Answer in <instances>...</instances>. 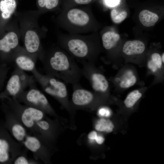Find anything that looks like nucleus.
I'll return each mask as SVG.
<instances>
[{
    "instance_id": "obj_10",
    "label": "nucleus",
    "mask_w": 164,
    "mask_h": 164,
    "mask_svg": "<svg viewBox=\"0 0 164 164\" xmlns=\"http://www.w3.org/2000/svg\"><path fill=\"white\" fill-rule=\"evenodd\" d=\"M68 48L70 51L75 56L79 58L87 57L89 53V48L83 41L73 39L69 41Z\"/></svg>"
},
{
    "instance_id": "obj_18",
    "label": "nucleus",
    "mask_w": 164,
    "mask_h": 164,
    "mask_svg": "<svg viewBox=\"0 0 164 164\" xmlns=\"http://www.w3.org/2000/svg\"><path fill=\"white\" fill-rule=\"evenodd\" d=\"M120 38L119 34L113 32H107L102 36L103 46L106 50L111 49L116 45Z\"/></svg>"
},
{
    "instance_id": "obj_20",
    "label": "nucleus",
    "mask_w": 164,
    "mask_h": 164,
    "mask_svg": "<svg viewBox=\"0 0 164 164\" xmlns=\"http://www.w3.org/2000/svg\"><path fill=\"white\" fill-rule=\"evenodd\" d=\"M142 94L138 90H135L130 92L124 101L125 106L128 108L133 107L141 98Z\"/></svg>"
},
{
    "instance_id": "obj_24",
    "label": "nucleus",
    "mask_w": 164,
    "mask_h": 164,
    "mask_svg": "<svg viewBox=\"0 0 164 164\" xmlns=\"http://www.w3.org/2000/svg\"><path fill=\"white\" fill-rule=\"evenodd\" d=\"M136 77L133 75H130L129 77L123 79L120 82V86L123 88H126L133 86L136 83Z\"/></svg>"
},
{
    "instance_id": "obj_3",
    "label": "nucleus",
    "mask_w": 164,
    "mask_h": 164,
    "mask_svg": "<svg viewBox=\"0 0 164 164\" xmlns=\"http://www.w3.org/2000/svg\"><path fill=\"white\" fill-rule=\"evenodd\" d=\"M43 65L46 74L73 85L78 84L83 75L82 69L61 51L55 52Z\"/></svg>"
},
{
    "instance_id": "obj_6",
    "label": "nucleus",
    "mask_w": 164,
    "mask_h": 164,
    "mask_svg": "<svg viewBox=\"0 0 164 164\" xmlns=\"http://www.w3.org/2000/svg\"><path fill=\"white\" fill-rule=\"evenodd\" d=\"M15 98L20 103L44 112L53 113L54 112L46 97L35 86L34 82L30 85L28 90L24 91Z\"/></svg>"
},
{
    "instance_id": "obj_13",
    "label": "nucleus",
    "mask_w": 164,
    "mask_h": 164,
    "mask_svg": "<svg viewBox=\"0 0 164 164\" xmlns=\"http://www.w3.org/2000/svg\"><path fill=\"white\" fill-rule=\"evenodd\" d=\"M25 45L27 51L30 53L36 52L39 48L40 41L37 33L32 30H28L25 38Z\"/></svg>"
},
{
    "instance_id": "obj_25",
    "label": "nucleus",
    "mask_w": 164,
    "mask_h": 164,
    "mask_svg": "<svg viewBox=\"0 0 164 164\" xmlns=\"http://www.w3.org/2000/svg\"><path fill=\"white\" fill-rule=\"evenodd\" d=\"M59 0H38L39 6L41 7H46L48 9H51L58 4Z\"/></svg>"
},
{
    "instance_id": "obj_29",
    "label": "nucleus",
    "mask_w": 164,
    "mask_h": 164,
    "mask_svg": "<svg viewBox=\"0 0 164 164\" xmlns=\"http://www.w3.org/2000/svg\"><path fill=\"white\" fill-rule=\"evenodd\" d=\"M118 0H107V3L110 5L114 6L117 5Z\"/></svg>"
},
{
    "instance_id": "obj_8",
    "label": "nucleus",
    "mask_w": 164,
    "mask_h": 164,
    "mask_svg": "<svg viewBox=\"0 0 164 164\" xmlns=\"http://www.w3.org/2000/svg\"><path fill=\"white\" fill-rule=\"evenodd\" d=\"M83 66V75L89 80L94 91L101 94L107 92L109 84L104 76L97 71L91 62H84Z\"/></svg>"
},
{
    "instance_id": "obj_4",
    "label": "nucleus",
    "mask_w": 164,
    "mask_h": 164,
    "mask_svg": "<svg viewBox=\"0 0 164 164\" xmlns=\"http://www.w3.org/2000/svg\"><path fill=\"white\" fill-rule=\"evenodd\" d=\"M24 148L13 138L4 125H0V164H12Z\"/></svg>"
},
{
    "instance_id": "obj_17",
    "label": "nucleus",
    "mask_w": 164,
    "mask_h": 164,
    "mask_svg": "<svg viewBox=\"0 0 164 164\" xmlns=\"http://www.w3.org/2000/svg\"><path fill=\"white\" fill-rule=\"evenodd\" d=\"M15 0H1L0 2V10L2 16L5 19L9 18L16 8Z\"/></svg>"
},
{
    "instance_id": "obj_7",
    "label": "nucleus",
    "mask_w": 164,
    "mask_h": 164,
    "mask_svg": "<svg viewBox=\"0 0 164 164\" xmlns=\"http://www.w3.org/2000/svg\"><path fill=\"white\" fill-rule=\"evenodd\" d=\"M34 82L32 77L16 67L8 82L6 91L9 95L15 98Z\"/></svg>"
},
{
    "instance_id": "obj_2",
    "label": "nucleus",
    "mask_w": 164,
    "mask_h": 164,
    "mask_svg": "<svg viewBox=\"0 0 164 164\" xmlns=\"http://www.w3.org/2000/svg\"><path fill=\"white\" fill-rule=\"evenodd\" d=\"M4 125L13 138L30 151L34 159L45 161L46 157L45 144L28 130L7 108L4 111Z\"/></svg>"
},
{
    "instance_id": "obj_28",
    "label": "nucleus",
    "mask_w": 164,
    "mask_h": 164,
    "mask_svg": "<svg viewBox=\"0 0 164 164\" xmlns=\"http://www.w3.org/2000/svg\"><path fill=\"white\" fill-rule=\"evenodd\" d=\"M100 114L102 116H108L109 115V113L108 111L105 109H101L99 112Z\"/></svg>"
},
{
    "instance_id": "obj_30",
    "label": "nucleus",
    "mask_w": 164,
    "mask_h": 164,
    "mask_svg": "<svg viewBox=\"0 0 164 164\" xmlns=\"http://www.w3.org/2000/svg\"><path fill=\"white\" fill-rule=\"evenodd\" d=\"M164 53L162 54V56L161 57V59L162 60V63H164Z\"/></svg>"
},
{
    "instance_id": "obj_12",
    "label": "nucleus",
    "mask_w": 164,
    "mask_h": 164,
    "mask_svg": "<svg viewBox=\"0 0 164 164\" xmlns=\"http://www.w3.org/2000/svg\"><path fill=\"white\" fill-rule=\"evenodd\" d=\"M18 44L17 35L13 32H10L0 40V50L9 53L15 48Z\"/></svg>"
},
{
    "instance_id": "obj_26",
    "label": "nucleus",
    "mask_w": 164,
    "mask_h": 164,
    "mask_svg": "<svg viewBox=\"0 0 164 164\" xmlns=\"http://www.w3.org/2000/svg\"><path fill=\"white\" fill-rule=\"evenodd\" d=\"M87 137L91 140H95L96 143L99 145L102 144L105 140V139L103 136L98 135L95 131L90 132L87 135Z\"/></svg>"
},
{
    "instance_id": "obj_1",
    "label": "nucleus",
    "mask_w": 164,
    "mask_h": 164,
    "mask_svg": "<svg viewBox=\"0 0 164 164\" xmlns=\"http://www.w3.org/2000/svg\"><path fill=\"white\" fill-rule=\"evenodd\" d=\"M6 108L30 132L45 144L52 129L51 123L45 112L36 108L23 105L15 98H8Z\"/></svg>"
},
{
    "instance_id": "obj_11",
    "label": "nucleus",
    "mask_w": 164,
    "mask_h": 164,
    "mask_svg": "<svg viewBox=\"0 0 164 164\" xmlns=\"http://www.w3.org/2000/svg\"><path fill=\"white\" fill-rule=\"evenodd\" d=\"M67 17L72 23L81 26L86 25L89 20V15L86 12L77 9L70 10L67 13Z\"/></svg>"
},
{
    "instance_id": "obj_16",
    "label": "nucleus",
    "mask_w": 164,
    "mask_h": 164,
    "mask_svg": "<svg viewBox=\"0 0 164 164\" xmlns=\"http://www.w3.org/2000/svg\"><path fill=\"white\" fill-rule=\"evenodd\" d=\"M139 19L144 26L149 27L154 26L158 21L159 17L155 13L147 10H144L140 12Z\"/></svg>"
},
{
    "instance_id": "obj_5",
    "label": "nucleus",
    "mask_w": 164,
    "mask_h": 164,
    "mask_svg": "<svg viewBox=\"0 0 164 164\" xmlns=\"http://www.w3.org/2000/svg\"><path fill=\"white\" fill-rule=\"evenodd\" d=\"M32 72L36 80L47 94L60 101L66 100L67 91L64 83L49 74H42L35 68Z\"/></svg>"
},
{
    "instance_id": "obj_27",
    "label": "nucleus",
    "mask_w": 164,
    "mask_h": 164,
    "mask_svg": "<svg viewBox=\"0 0 164 164\" xmlns=\"http://www.w3.org/2000/svg\"><path fill=\"white\" fill-rule=\"evenodd\" d=\"M77 4H86L90 3L92 0H74Z\"/></svg>"
},
{
    "instance_id": "obj_14",
    "label": "nucleus",
    "mask_w": 164,
    "mask_h": 164,
    "mask_svg": "<svg viewBox=\"0 0 164 164\" xmlns=\"http://www.w3.org/2000/svg\"><path fill=\"white\" fill-rule=\"evenodd\" d=\"M145 46L144 43L139 40H129L124 44L123 51L126 55H132L142 53L145 50Z\"/></svg>"
},
{
    "instance_id": "obj_23",
    "label": "nucleus",
    "mask_w": 164,
    "mask_h": 164,
    "mask_svg": "<svg viewBox=\"0 0 164 164\" xmlns=\"http://www.w3.org/2000/svg\"><path fill=\"white\" fill-rule=\"evenodd\" d=\"M127 13L125 11L118 12L116 9H113L111 12L112 21L116 23H119L124 20L127 16Z\"/></svg>"
},
{
    "instance_id": "obj_19",
    "label": "nucleus",
    "mask_w": 164,
    "mask_h": 164,
    "mask_svg": "<svg viewBox=\"0 0 164 164\" xmlns=\"http://www.w3.org/2000/svg\"><path fill=\"white\" fill-rule=\"evenodd\" d=\"M95 128L99 132L110 133L113 131L114 125L113 122L110 119L101 118L97 121Z\"/></svg>"
},
{
    "instance_id": "obj_9",
    "label": "nucleus",
    "mask_w": 164,
    "mask_h": 164,
    "mask_svg": "<svg viewBox=\"0 0 164 164\" xmlns=\"http://www.w3.org/2000/svg\"><path fill=\"white\" fill-rule=\"evenodd\" d=\"M73 86V92L72 100L74 105L84 107L90 105L93 102L94 98L93 92L82 88L78 84Z\"/></svg>"
},
{
    "instance_id": "obj_22",
    "label": "nucleus",
    "mask_w": 164,
    "mask_h": 164,
    "mask_svg": "<svg viewBox=\"0 0 164 164\" xmlns=\"http://www.w3.org/2000/svg\"><path fill=\"white\" fill-rule=\"evenodd\" d=\"M151 58V60L148 63V66L149 68L154 72L161 68L162 62L161 56L158 53L152 54Z\"/></svg>"
},
{
    "instance_id": "obj_15",
    "label": "nucleus",
    "mask_w": 164,
    "mask_h": 164,
    "mask_svg": "<svg viewBox=\"0 0 164 164\" xmlns=\"http://www.w3.org/2000/svg\"><path fill=\"white\" fill-rule=\"evenodd\" d=\"M16 67L23 70L32 71L35 68V61L31 57L24 55H20L14 60Z\"/></svg>"
},
{
    "instance_id": "obj_21",
    "label": "nucleus",
    "mask_w": 164,
    "mask_h": 164,
    "mask_svg": "<svg viewBox=\"0 0 164 164\" xmlns=\"http://www.w3.org/2000/svg\"><path fill=\"white\" fill-rule=\"evenodd\" d=\"M28 150L25 148L24 149L22 153L18 155L14 160L13 164H37L38 160L35 159H32L28 158L27 153Z\"/></svg>"
}]
</instances>
